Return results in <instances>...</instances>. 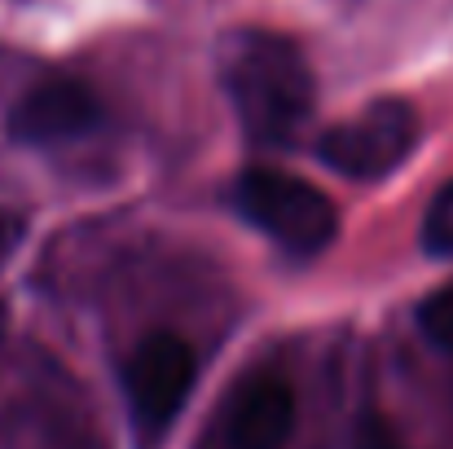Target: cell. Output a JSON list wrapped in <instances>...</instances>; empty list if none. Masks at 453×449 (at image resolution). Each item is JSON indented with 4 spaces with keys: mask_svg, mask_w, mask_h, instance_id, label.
Listing matches in <instances>:
<instances>
[{
    "mask_svg": "<svg viewBox=\"0 0 453 449\" xmlns=\"http://www.w3.org/2000/svg\"><path fill=\"white\" fill-rule=\"evenodd\" d=\"M418 330H423L436 348L453 352V283L441 287V291H432V296L418 304Z\"/></svg>",
    "mask_w": 453,
    "mask_h": 449,
    "instance_id": "obj_8",
    "label": "cell"
},
{
    "mask_svg": "<svg viewBox=\"0 0 453 449\" xmlns=\"http://www.w3.org/2000/svg\"><path fill=\"white\" fill-rule=\"evenodd\" d=\"M18 238H22V221L9 216V212H0V260L18 247Z\"/></svg>",
    "mask_w": 453,
    "mask_h": 449,
    "instance_id": "obj_10",
    "label": "cell"
},
{
    "mask_svg": "<svg viewBox=\"0 0 453 449\" xmlns=\"http://www.w3.org/2000/svg\"><path fill=\"white\" fill-rule=\"evenodd\" d=\"M352 449H401V437L392 432V423H388V419H379V414H365V419L357 423Z\"/></svg>",
    "mask_w": 453,
    "mask_h": 449,
    "instance_id": "obj_9",
    "label": "cell"
},
{
    "mask_svg": "<svg viewBox=\"0 0 453 449\" xmlns=\"http://www.w3.org/2000/svg\"><path fill=\"white\" fill-rule=\"evenodd\" d=\"M423 252L427 256H453V181L436 190V198L423 216Z\"/></svg>",
    "mask_w": 453,
    "mask_h": 449,
    "instance_id": "obj_7",
    "label": "cell"
},
{
    "mask_svg": "<svg viewBox=\"0 0 453 449\" xmlns=\"http://www.w3.org/2000/svg\"><path fill=\"white\" fill-rule=\"evenodd\" d=\"M229 102L238 111L242 133L256 146H287L296 142L303 120L312 115V66L296 40L273 31H251L229 58L225 71Z\"/></svg>",
    "mask_w": 453,
    "mask_h": 449,
    "instance_id": "obj_1",
    "label": "cell"
},
{
    "mask_svg": "<svg viewBox=\"0 0 453 449\" xmlns=\"http://www.w3.org/2000/svg\"><path fill=\"white\" fill-rule=\"evenodd\" d=\"M194 379H198V357L180 335L172 330L146 335L124 366V392H128L137 423L150 432H163L189 401Z\"/></svg>",
    "mask_w": 453,
    "mask_h": 449,
    "instance_id": "obj_4",
    "label": "cell"
},
{
    "mask_svg": "<svg viewBox=\"0 0 453 449\" xmlns=\"http://www.w3.org/2000/svg\"><path fill=\"white\" fill-rule=\"evenodd\" d=\"M234 203L256 229H265L273 243H282L287 252H300V256L330 247L339 234V212H334L330 194L296 172L251 167L238 176Z\"/></svg>",
    "mask_w": 453,
    "mask_h": 449,
    "instance_id": "obj_2",
    "label": "cell"
},
{
    "mask_svg": "<svg viewBox=\"0 0 453 449\" xmlns=\"http://www.w3.org/2000/svg\"><path fill=\"white\" fill-rule=\"evenodd\" d=\"M418 146V111L405 97H379L361 115L321 133L317 159L348 181H379Z\"/></svg>",
    "mask_w": 453,
    "mask_h": 449,
    "instance_id": "obj_3",
    "label": "cell"
},
{
    "mask_svg": "<svg viewBox=\"0 0 453 449\" xmlns=\"http://www.w3.org/2000/svg\"><path fill=\"white\" fill-rule=\"evenodd\" d=\"M97 124H102L97 93L84 80H66V75L27 89L18 97V106L9 111V133H13V142H27V146L71 142Z\"/></svg>",
    "mask_w": 453,
    "mask_h": 449,
    "instance_id": "obj_5",
    "label": "cell"
},
{
    "mask_svg": "<svg viewBox=\"0 0 453 449\" xmlns=\"http://www.w3.org/2000/svg\"><path fill=\"white\" fill-rule=\"evenodd\" d=\"M296 432V392L278 375L251 379L229 410V449H287Z\"/></svg>",
    "mask_w": 453,
    "mask_h": 449,
    "instance_id": "obj_6",
    "label": "cell"
}]
</instances>
